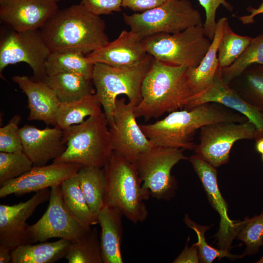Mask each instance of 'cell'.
Segmentation results:
<instances>
[{
    "label": "cell",
    "instance_id": "1",
    "mask_svg": "<svg viewBox=\"0 0 263 263\" xmlns=\"http://www.w3.org/2000/svg\"><path fill=\"white\" fill-rule=\"evenodd\" d=\"M39 30L51 52L88 55L109 41L104 20L80 3L58 9Z\"/></svg>",
    "mask_w": 263,
    "mask_h": 263
},
{
    "label": "cell",
    "instance_id": "2",
    "mask_svg": "<svg viewBox=\"0 0 263 263\" xmlns=\"http://www.w3.org/2000/svg\"><path fill=\"white\" fill-rule=\"evenodd\" d=\"M247 118L221 104L209 102L190 110L175 111L161 120L139 124L146 137L155 146L194 150L193 137L202 127L220 122L243 123Z\"/></svg>",
    "mask_w": 263,
    "mask_h": 263
},
{
    "label": "cell",
    "instance_id": "3",
    "mask_svg": "<svg viewBox=\"0 0 263 263\" xmlns=\"http://www.w3.org/2000/svg\"><path fill=\"white\" fill-rule=\"evenodd\" d=\"M186 66H175L152 58L143 81L142 99L135 107L136 118L145 121L184 108L192 93Z\"/></svg>",
    "mask_w": 263,
    "mask_h": 263
},
{
    "label": "cell",
    "instance_id": "4",
    "mask_svg": "<svg viewBox=\"0 0 263 263\" xmlns=\"http://www.w3.org/2000/svg\"><path fill=\"white\" fill-rule=\"evenodd\" d=\"M104 169L106 179L104 206L119 208L134 224L144 221L148 216L144 201L150 195L143 187L135 165L113 151Z\"/></svg>",
    "mask_w": 263,
    "mask_h": 263
},
{
    "label": "cell",
    "instance_id": "5",
    "mask_svg": "<svg viewBox=\"0 0 263 263\" xmlns=\"http://www.w3.org/2000/svg\"><path fill=\"white\" fill-rule=\"evenodd\" d=\"M108 126L103 113L63 130L66 149L53 162L103 168L113 152Z\"/></svg>",
    "mask_w": 263,
    "mask_h": 263
},
{
    "label": "cell",
    "instance_id": "6",
    "mask_svg": "<svg viewBox=\"0 0 263 263\" xmlns=\"http://www.w3.org/2000/svg\"><path fill=\"white\" fill-rule=\"evenodd\" d=\"M153 57L149 55L141 63L131 67H116L101 63L94 64L92 81L110 126L117 96L126 95L129 102L137 106L142 99L141 87Z\"/></svg>",
    "mask_w": 263,
    "mask_h": 263
},
{
    "label": "cell",
    "instance_id": "7",
    "mask_svg": "<svg viewBox=\"0 0 263 263\" xmlns=\"http://www.w3.org/2000/svg\"><path fill=\"white\" fill-rule=\"evenodd\" d=\"M211 43L205 35L203 24L175 34L159 33L143 39L146 51L153 58L169 65L188 68L200 64Z\"/></svg>",
    "mask_w": 263,
    "mask_h": 263
},
{
    "label": "cell",
    "instance_id": "8",
    "mask_svg": "<svg viewBox=\"0 0 263 263\" xmlns=\"http://www.w3.org/2000/svg\"><path fill=\"white\" fill-rule=\"evenodd\" d=\"M130 30L142 38L159 34H175L203 24L202 17L188 0H167L160 6L132 15L123 14Z\"/></svg>",
    "mask_w": 263,
    "mask_h": 263
},
{
    "label": "cell",
    "instance_id": "9",
    "mask_svg": "<svg viewBox=\"0 0 263 263\" xmlns=\"http://www.w3.org/2000/svg\"><path fill=\"white\" fill-rule=\"evenodd\" d=\"M184 150L153 146L137 157L133 164L143 187L150 196L164 200H169L174 196L177 186L171 171L180 161L188 160Z\"/></svg>",
    "mask_w": 263,
    "mask_h": 263
},
{
    "label": "cell",
    "instance_id": "10",
    "mask_svg": "<svg viewBox=\"0 0 263 263\" xmlns=\"http://www.w3.org/2000/svg\"><path fill=\"white\" fill-rule=\"evenodd\" d=\"M50 53L39 29L22 32L9 28L1 30L0 74L8 65L25 62L32 69L31 78L43 82L47 76L45 63Z\"/></svg>",
    "mask_w": 263,
    "mask_h": 263
},
{
    "label": "cell",
    "instance_id": "11",
    "mask_svg": "<svg viewBox=\"0 0 263 263\" xmlns=\"http://www.w3.org/2000/svg\"><path fill=\"white\" fill-rule=\"evenodd\" d=\"M49 201L42 216L28 227L30 244L45 242L54 238L74 242L91 229V227L81 223L68 208L62 196L60 186L51 188Z\"/></svg>",
    "mask_w": 263,
    "mask_h": 263
},
{
    "label": "cell",
    "instance_id": "12",
    "mask_svg": "<svg viewBox=\"0 0 263 263\" xmlns=\"http://www.w3.org/2000/svg\"><path fill=\"white\" fill-rule=\"evenodd\" d=\"M256 128L248 120L243 123L220 122L200 129V143L194 150L215 168L229 161L231 148L237 141L254 139Z\"/></svg>",
    "mask_w": 263,
    "mask_h": 263
},
{
    "label": "cell",
    "instance_id": "13",
    "mask_svg": "<svg viewBox=\"0 0 263 263\" xmlns=\"http://www.w3.org/2000/svg\"><path fill=\"white\" fill-rule=\"evenodd\" d=\"M135 107L126 103L124 98H117L113 122L109 126L113 151L133 163L140 154L153 146L136 121Z\"/></svg>",
    "mask_w": 263,
    "mask_h": 263
},
{
    "label": "cell",
    "instance_id": "14",
    "mask_svg": "<svg viewBox=\"0 0 263 263\" xmlns=\"http://www.w3.org/2000/svg\"><path fill=\"white\" fill-rule=\"evenodd\" d=\"M188 160L199 178L209 203L220 216L219 229L215 236L217 244L220 249L229 251L242 226V221L235 222L228 216L227 205L218 184L216 168L197 154L188 157Z\"/></svg>",
    "mask_w": 263,
    "mask_h": 263
},
{
    "label": "cell",
    "instance_id": "15",
    "mask_svg": "<svg viewBox=\"0 0 263 263\" xmlns=\"http://www.w3.org/2000/svg\"><path fill=\"white\" fill-rule=\"evenodd\" d=\"M81 165L67 162H55L42 166H33L26 173L3 183L0 188V198L15 194L21 196L48 188L60 186L75 175Z\"/></svg>",
    "mask_w": 263,
    "mask_h": 263
},
{
    "label": "cell",
    "instance_id": "16",
    "mask_svg": "<svg viewBox=\"0 0 263 263\" xmlns=\"http://www.w3.org/2000/svg\"><path fill=\"white\" fill-rule=\"evenodd\" d=\"M209 102L219 103L245 116L256 127L254 139L263 137V112L246 102L229 84L225 82L220 66L211 84L202 92L192 94L184 109L188 110Z\"/></svg>",
    "mask_w": 263,
    "mask_h": 263
},
{
    "label": "cell",
    "instance_id": "17",
    "mask_svg": "<svg viewBox=\"0 0 263 263\" xmlns=\"http://www.w3.org/2000/svg\"><path fill=\"white\" fill-rule=\"evenodd\" d=\"M51 190L36 192L31 198L14 205H0V244L13 250L17 246L30 244L26 221L40 204L48 201Z\"/></svg>",
    "mask_w": 263,
    "mask_h": 263
},
{
    "label": "cell",
    "instance_id": "18",
    "mask_svg": "<svg viewBox=\"0 0 263 263\" xmlns=\"http://www.w3.org/2000/svg\"><path fill=\"white\" fill-rule=\"evenodd\" d=\"M58 9L54 0H0V19L18 32L40 29Z\"/></svg>",
    "mask_w": 263,
    "mask_h": 263
},
{
    "label": "cell",
    "instance_id": "19",
    "mask_svg": "<svg viewBox=\"0 0 263 263\" xmlns=\"http://www.w3.org/2000/svg\"><path fill=\"white\" fill-rule=\"evenodd\" d=\"M19 132L23 151L33 166L46 165L60 157L66 149L63 131L56 126L39 129L26 124L19 129Z\"/></svg>",
    "mask_w": 263,
    "mask_h": 263
},
{
    "label": "cell",
    "instance_id": "20",
    "mask_svg": "<svg viewBox=\"0 0 263 263\" xmlns=\"http://www.w3.org/2000/svg\"><path fill=\"white\" fill-rule=\"evenodd\" d=\"M143 39L131 30H124L115 39L86 56L94 64L101 63L116 67L133 66L149 56L144 47Z\"/></svg>",
    "mask_w": 263,
    "mask_h": 263
},
{
    "label": "cell",
    "instance_id": "21",
    "mask_svg": "<svg viewBox=\"0 0 263 263\" xmlns=\"http://www.w3.org/2000/svg\"><path fill=\"white\" fill-rule=\"evenodd\" d=\"M28 98V120L42 121L47 125H56V113L60 104L53 90L44 82L26 75L12 78Z\"/></svg>",
    "mask_w": 263,
    "mask_h": 263
},
{
    "label": "cell",
    "instance_id": "22",
    "mask_svg": "<svg viewBox=\"0 0 263 263\" xmlns=\"http://www.w3.org/2000/svg\"><path fill=\"white\" fill-rule=\"evenodd\" d=\"M118 208L104 206L97 214L101 232L100 241L103 263H123L121 245L123 235L122 218Z\"/></svg>",
    "mask_w": 263,
    "mask_h": 263
},
{
    "label": "cell",
    "instance_id": "23",
    "mask_svg": "<svg viewBox=\"0 0 263 263\" xmlns=\"http://www.w3.org/2000/svg\"><path fill=\"white\" fill-rule=\"evenodd\" d=\"M227 21L225 17L218 20L210 46L200 64L195 68H188L186 71L187 82L192 95L205 90L213 81L219 67L218 48Z\"/></svg>",
    "mask_w": 263,
    "mask_h": 263
},
{
    "label": "cell",
    "instance_id": "24",
    "mask_svg": "<svg viewBox=\"0 0 263 263\" xmlns=\"http://www.w3.org/2000/svg\"><path fill=\"white\" fill-rule=\"evenodd\" d=\"M70 242L60 239L19 245L12 251V263H54L65 258Z\"/></svg>",
    "mask_w": 263,
    "mask_h": 263
},
{
    "label": "cell",
    "instance_id": "25",
    "mask_svg": "<svg viewBox=\"0 0 263 263\" xmlns=\"http://www.w3.org/2000/svg\"><path fill=\"white\" fill-rule=\"evenodd\" d=\"M91 81L74 73L47 75L43 81L54 92L61 103L71 102L94 94Z\"/></svg>",
    "mask_w": 263,
    "mask_h": 263
},
{
    "label": "cell",
    "instance_id": "26",
    "mask_svg": "<svg viewBox=\"0 0 263 263\" xmlns=\"http://www.w3.org/2000/svg\"><path fill=\"white\" fill-rule=\"evenodd\" d=\"M101 104L95 93L71 102L60 103L56 115V126L64 130L80 124L87 116L103 113Z\"/></svg>",
    "mask_w": 263,
    "mask_h": 263
},
{
    "label": "cell",
    "instance_id": "27",
    "mask_svg": "<svg viewBox=\"0 0 263 263\" xmlns=\"http://www.w3.org/2000/svg\"><path fill=\"white\" fill-rule=\"evenodd\" d=\"M94 64L85 54L74 51L51 52L45 63L47 75L60 73L80 74L92 80Z\"/></svg>",
    "mask_w": 263,
    "mask_h": 263
},
{
    "label": "cell",
    "instance_id": "28",
    "mask_svg": "<svg viewBox=\"0 0 263 263\" xmlns=\"http://www.w3.org/2000/svg\"><path fill=\"white\" fill-rule=\"evenodd\" d=\"M80 187L91 211L97 216L104 206L106 179L104 168L82 166L77 173Z\"/></svg>",
    "mask_w": 263,
    "mask_h": 263
},
{
    "label": "cell",
    "instance_id": "29",
    "mask_svg": "<svg viewBox=\"0 0 263 263\" xmlns=\"http://www.w3.org/2000/svg\"><path fill=\"white\" fill-rule=\"evenodd\" d=\"M229 85L246 102L263 112V65L249 66Z\"/></svg>",
    "mask_w": 263,
    "mask_h": 263
},
{
    "label": "cell",
    "instance_id": "30",
    "mask_svg": "<svg viewBox=\"0 0 263 263\" xmlns=\"http://www.w3.org/2000/svg\"><path fill=\"white\" fill-rule=\"evenodd\" d=\"M60 188L66 205L81 223L88 227L98 224V217L90 210L80 187L77 173L65 180Z\"/></svg>",
    "mask_w": 263,
    "mask_h": 263
},
{
    "label": "cell",
    "instance_id": "31",
    "mask_svg": "<svg viewBox=\"0 0 263 263\" xmlns=\"http://www.w3.org/2000/svg\"><path fill=\"white\" fill-rule=\"evenodd\" d=\"M65 258L69 263H103L96 227L79 240L70 243Z\"/></svg>",
    "mask_w": 263,
    "mask_h": 263
},
{
    "label": "cell",
    "instance_id": "32",
    "mask_svg": "<svg viewBox=\"0 0 263 263\" xmlns=\"http://www.w3.org/2000/svg\"><path fill=\"white\" fill-rule=\"evenodd\" d=\"M252 39L250 37L236 34L227 20L218 48L219 66L224 68L231 65L244 53Z\"/></svg>",
    "mask_w": 263,
    "mask_h": 263
},
{
    "label": "cell",
    "instance_id": "33",
    "mask_svg": "<svg viewBox=\"0 0 263 263\" xmlns=\"http://www.w3.org/2000/svg\"><path fill=\"white\" fill-rule=\"evenodd\" d=\"M253 64L263 65V34L253 38L244 53L231 65L220 67L222 78L229 84L245 69Z\"/></svg>",
    "mask_w": 263,
    "mask_h": 263
},
{
    "label": "cell",
    "instance_id": "34",
    "mask_svg": "<svg viewBox=\"0 0 263 263\" xmlns=\"http://www.w3.org/2000/svg\"><path fill=\"white\" fill-rule=\"evenodd\" d=\"M186 225L194 230L197 235L198 241L195 244L197 246L199 253L200 263H211L216 258L219 260L226 257L232 261L244 257L245 255H233L229 251L217 249L209 245L205 236V232L208 230L211 225L205 226L199 225L191 220L186 214L184 219Z\"/></svg>",
    "mask_w": 263,
    "mask_h": 263
},
{
    "label": "cell",
    "instance_id": "35",
    "mask_svg": "<svg viewBox=\"0 0 263 263\" xmlns=\"http://www.w3.org/2000/svg\"><path fill=\"white\" fill-rule=\"evenodd\" d=\"M246 245L245 255L257 253L263 245V210L253 217H246L242 221V226L236 237Z\"/></svg>",
    "mask_w": 263,
    "mask_h": 263
},
{
    "label": "cell",
    "instance_id": "36",
    "mask_svg": "<svg viewBox=\"0 0 263 263\" xmlns=\"http://www.w3.org/2000/svg\"><path fill=\"white\" fill-rule=\"evenodd\" d=\"M33 167L32 162L23 151L0 152V186L26 173Z\"/></svg>",
    "mask_w": 263,
    "mask_h": 263
},
{
    "label": "cell",
    "instance_id": "37",
    "mask_svg": "<svg viewBox=\"0 0 263 263\" xmlns=\"http://www.w3.org/2000/svg\"><path fill=\"white\" fill-rule=\"evenodd\" d=\"M21 117L15 115L9 122L0 128V152H15L23 151L19 124Z\"/></svg>",
    "mask_w": 263,
    "mask_h": 263
},
{
    "label": "cell",
    "instance_id": "38",
    "mask_svg": "<svg viewBox=\"0 0 263 263\" xmlns=\"http://www.w3.org/2000/svg\"><path fill=\"white\" fill-rule=\"evenodd\" d=\"M198 1L205 11L206 19L203 23L205 35L212 41L215 35L216 26V14L217 9L222 5L228 10L232 11L233 7L226 0H198Z\"/></svg>",
    "mask_w": 263,
    "mask_h": 263
},
{
    "label": "cell",
    "instance_id": "39",
    "mask_svg": "<svg viewBox=\"0 0 263 263\" xmlns=\"http://www.w3.org/2000/svg\"><path fill=\"white\" fill-rule=\"evenodd\" d=\"M123 0H81L80 4L94 15H109L120 12Z\"/></svg>",
    "mask_w": 263,
    "mask_h": 263
},
{
    "label": "cell",
    "instance_id": "40",
    "mask_svg": "<svg viewBox=\"0 0 263 263\" xmlns=\"http://www.w3.org/2000/svg\"><path fill=\"white\" fill-rule=\"evenodd\" d=\"M167 0H123L122 7L138 13L157 7Z\"/></svg>",
    "mask_w": 263,
    "mask_h": 263
},
{
    "label": "cell",
    "instance_id": "41",
    "mask_svg": "<svg viewBox=\"0 0 263 263\" xmlns=\"http://www.w3.org/2000/svg\"><path fill=\"white\" fill-rule=\"evenodd\" d=\"M188 237L186 245L183 251L172 262L173 263H200L197 246L194 244L190 247H188L189 240Z\"/></svg>",
    "mask_w": 263,
    "mask_h": 263
},
{
    "label": "cell",
    "instance_id": "42",
    "mask_svg": "<svg viewBox=\"0 0 263 263\" xmlns=\"http://www.w3.org/2000/svg\"><path fill=\"white\" fill-rule=\"evenodd\" d=\"M260 5L255 8L251 6H249L247 8V11L250 13L249 15L243 16L238 17V19L244 24L252 23L254 22V18L256 16L263 14V0Z\"/></svg>",
    "mask_w": 263,
    "mask_h": 263
},
{
    "label": "cell",
    "instance_id": "43",
    "mask_svg": "<svg viewBox=\"0 0 263 263\" xmlns=\"http://www.w3.org/2000/svg\"><path fill=\"white\" fill-rule=\"evenodd\" d=\"M12 250L10 246L0 244V263H12Z\"/></svg>",
    "mask_w": 263,
    "mask_h": 263
},
{
    "label": "cell",
    "instance_id": "44",
    "mask_svg": "<svg viewBox=\"0 0 263 263\" xmlns=\"http://www.w3.org/2000/svg\"><path fill=\"white\" fill-rule=\"evenodd\" d=\"M255 148L258 152L263 154V137L256 140Z\"/></svg>",
    "mask_w": 263,
    "mask_h": 263
},
{
    "label": "cell",
    "instance_id": "45",
    "mask_svg": "<svg viewBox=\"0 0 263 263\" xmlns=\"http://www.w3.org/2000/svg\"><path fill=\"white\" fill-rule=\"evenodd\" d=\"M257 263H263V255L262 257L256 262Z\"/></svg>",
    "mask_w": 263,
    "mask_h": 263
},
{
    "label": "cell",
    "instance_id": "46",
    "mask_svg": "<svg viewBox=\"0 0 263 263\" xmlns=\"http://www.w3.org/2000/svg\"><path fill=\"white\" fill-rule=\"evenodd\" d=\"M54 0L57 3L58 2H59V1L62 0Z\"/></svg>",
    "mask_w": 263,
    "mask_h": 263
},
{
    "label": "cell",
    "instance_id": "47",
    "mask_svg": "<svg viewBox=\"0 0 263 263\" xmlns=\"http://www.w3.org/2000/svg\"><path fill=\"white\" fill-rule=\"evenodd\" d=\"M262 160L263 161V154H262Z\"/></svg>",
    "mask_w": 263,
    "mask_h": 263
},
{
    "label": "cell",
    "instance_id": "48",
    "mask_svg": "<svg viewBox=\"0 0 263 263\" xmlns=\"http://www.w3.org/2000/svg\"></svg>",
    "mask_w": 263,
    "mask_h": 263
}]
</instances>
